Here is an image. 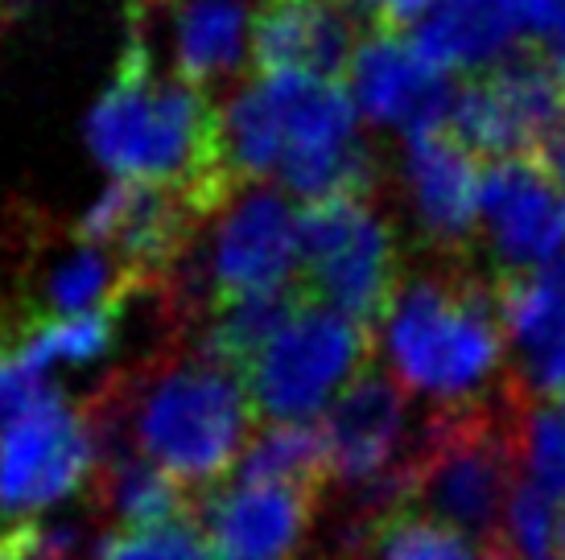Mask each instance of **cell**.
I'll return each instance as SVG.
<instances>
[{
  "label": "cell",
  "instance_id": "4dcf8cb0",
  "mask_svg": "<svg viewBox=\"0 0 565 560\" xmlns=\"http://www.w3.org/2000/svg\"><path fill=\"white\" fill-rule=\"evenodd\" d=\"M13 343V326H9V313L0 310V351Z\"/></svg>",
  "mask_w": 565,
  "mask_h": 560
},
{
  "label": "cell",
  "instance_id": "d6a6232c",
  "mask_svg": "<svg viewBox=\"0 0 565 560\" xmlns=\"http://www.w3.org/2000/svg\"><path fill=\"white\" fill-rule=\"evenodd\" d=\"M339 4H351V0H339Z\"/></svg>",
  "mask_w": 565,
  "mask_h": 560
},
{
  "label": "cell",
  "instance_id": "277c9868",
  "mask_svg": "<svg viewBox=\"0 0 565 560\" xmlns=\"http://www.w3.org/2000/svg\"><path fill=\"white\" fill-rule=\"evenodd\" d=\"M380 351L408 396L438 408H471L491 400L512 379L503 375L508 334L495 277L471 260L434 256L405 268L388 313L380 317Z\"/></svg>",
  "mask_w": 565,
  "mask_h": 560
},
{
  "label": "cell",
  "instance_id": "30bf717a",
  "mask_svg": "<svg viewBox=\"0 0 565 560\" xmlns=\"http://www.w3.org/2000/svg\"><path fill=\"white\" fill-rule=\"evenodd\" d=\"M562 120L565 91L553 66L520 50L516 58L458 87L450 132L487 161H533L541 140Z\"/></svg>",
  "mask_w": 565,
  "mask_h": 560
},
{
  "label": "cell",
  "instance_id": "f1b7e54d",
  "mask_svg": "<svg viewBox=\"0 0 565 560\" xmlns=\"http://www.w3.org/2000/svg\"><path fill=\"white\" fill-rule=\"evenodd\" d=\"M545 50H550V66H553V75H557V83H562V91H565V25Z\"/></svg>",
  "mask_w": 565,
  "mask_h": 560
},
{
  "label": "cell",
  "instance_id": "9a60e30c",
  "mask_svg": "<svg viewBox=\"0 0 565 560\" xmlns=\"http://www.w3.org/2000/svg\"><path fill=\"white\" fill-rule=\"evenodd\" d=\"M318 515V491L232 478L203 498V536L215 560H294Z\"/></svg>",
  "mask_w": 565,
  "mask_h": 560
},
{
  "label": "cell",
  "instance_id": "1f68e13d",
  "mask_svg": "<svg viewBox=\"0 0 565 560\" xmlns=\"http://www.w3.org/2000/svg\"><path fill=\"white\" fill-rule=\"evenodd\" d=\"M351 560H367V557H351Z\"/></svg>",
  "mask_w": 565,
  "mask_h": 560
},
{
  "label": "cell",
  "instance_id": "d4e9b609",
  "mask_svg": "<svg viewBox=\"0 0 565 560\" xmlns=\"http://www.w3.org/2000/svg\"><path fill=\"white\" fill-rule=\"evenodd\" d=\"M95 560H215L194 519H170L158 528H111Z\"/></svg>",
  "mask_w": 565,
  "mask_h": 560
},
{
  "label": "cell",
  "instance_id": "3957f363",
  "mask_svg": "<svg viewBox=\"0 0 565 560\" xmlns=\"http://www.w3.org/2000/svg\"><path fill=\"white\" fill-rule=\"evenodd\" d=\"M223 144L236 182L281 186L306 206L376 198L380 161L334 78L256 75L223 108Z\"/></svg>",
  "mask_w": 565,
  "mask_h": 560
},
{
  "label": "cell",
  "instance_id": "5b68a950",
  "mask_svg": "<svg viewBox=\"0 0 565 560\" xmlns=\"http://www.w3.org/2000/svg\"><path fill=\"white\" fill-rule=\"evenodd\" d=\"M533 396L516 379L471 408H434L408 462V507L503 548V515L520 486V429Z\"/></svg>",
  "mask_w": 565,
  "mask_h": 560
},
{
  "label": "cell",
  "instance_id": "d6986e66",
  "mask_svg": "<svg viewBox=\"0 0 565 560\" xmlns=\"http://www.w3.org/2000/svg\"><path fill=\"white\" fill-rule=\"evenodd\" d=\"M524 37V0H441L413 30V42L429 63L446 75L462 71L475 78L516 58Z\"/></svg>",
  "mask_w": 565,
  "mask_h": 560
},
{
  "label": "cell",
  "instance_id": "ffe728a7",
  "mask_svg": "<svg viewBox=\"0 0 565 560\" xmlns=\"http://www.w3.org/2000/svg\"><path fill=\"white\" fill-rule=\"evenodd\" d=\"M252 21L256 9L248 0H178L173 75L203 91H215L220 83L236 78L252 54Z\"/></svg>",
  "mask_w": 565,
  "mask_h": 560
},
{
  "label": "cell",
  "instance_id": "6da1fadb",
  "mask_svg": "<svg viewBox=\"0 0 565 560\" xmlns=\"http://www.w3.org/2000/svg\"><path fill=\"white\" fill-rule=\"evenodd\" d=\"M104 453H137L186 491H215L248 450L256 408L199 338H170L83 400Z\"/></svg>",
  "mask_w": 565,
  "mask_h": 560
},
{
  "label": "cell",
  "instance_id": "484cf974",
  "mask_svg": "<svg viewBox=\"0 0 565 560\" xmlns=\"http://www.w3.org/2000/svg\"><path fill=\"white\" fill-rule=\"evenodd\" d=\"M503 548L516 560H550L557 548V498L520 478L503 515Z\"/></svg>",
  "mask_w": 565,
  "mask_h": 560
},
{
  "label": "cell",
  "instance_id": "4fadbf2b",
  "mask_svg": "<svg viewBox=\"0 0 565 560\" xmlns=\"http://www.w3.org/2000/svg\"><path fill=\"white\" fill-rule=\"evenodd\" d=\"M203 223L206 218L199 215V206L173 190L116 182L83 215L75 235L108 248L141 289H158L173 268L186 260Z\"/></svg>",
  "mask_w": 565,
  "mask_h": 560
},
{
  "label": "cell",
  "instance_id": "5bb4252c",
  "mask_svg": "<svg viewBox=\"0 0 565 560\" xmlns=\"http://www.w3.org/2000/svg\"><path fill=\"white\" fill-rule=\"evenodd\" d=\"M479 231L495 277L536 272L565 260V198L536 161H491L483 170Z\"/></svg>",
  "mask_w": 565,
  "mask_h": 560
},
{
  "label": "cell",
  "instance_id": "9c48e42d",
  "mask_svg": "<svg viewBox=\"0 0 565 560\" xmlns=\"http://www.w3.org/2000/svg\"><path fill=\"white\" fill-rule=\"evenodd\" d=\"M330 483H343L360 498V528L408 507L413 420L405 388L393 375L363 371L322 417Z\"/></svg>",
  "mask_w": 565,
  "mask_h": 560
},
{
  "label": "cell",
  "instance_id": "2e32d148",
  "mask_svg": "<svg viewBox=\"0 0 565 560\" xmlns=\"http://www.w3.org/2000/svg\"><path fill=\"white\" fill-rule=\"evenodd\" d=\"M355 13L339 0H260L252 63L260 75L334 78L355 58Z\"/></svg>",
  "mask_w": 565,
  "mask_h": 560
},
{
  "label": "cell",
  "instance_id": "83f0119b",
  "mask_svg": "<svg viewBox=\"0 0 565 560\" xmlns=\"http://www.w3.org/2000/svg\"><path fill=\"white\" fill-rule=\"evenodd\" d=\"M533 161L541 165V173L550 177L553 186L565 190V120L557 128H553L550 137L541 140V149L533 153Z\"/></svg>",
  "mask_w": 565,
  "mask_h": 560
},
{
  "label": "cell",
  "instance_id": "8992f818",
  "mask_svg": "<svg viewBox=\"0 0 565 560\" xmlns=\"http://www.w3.org/2000/svg\"><path fill=\"white\" fill-rule=\"evenodd\" d=\"M367 355L372 330L306 297L244 363L239 379L268 424H310L367 371Z\"/></svg>",
  "mask_w": 565,
  "mask_h": 560
},
{
  "label": "cell",
  "instance_id": "ac0fdd59",
  "mask_svg": "<svg viewBox=\"0 0 565 560\" xmlns=\"http://www.w3.org/2000/svg\"><path fill=\"white\" fill-rule=\"evenodd\" d=\"M132 293H141L132 272L108 248L75 235L63 248H46L30 260V280L17 293L13 334L33 326V322L125 310V301Z\"/></svg>",
  "mask_w": 565,
  "mask_h": 560
},
{
  "label": "cell",
  "instance_id": "f546056e",
  "mask_svg": "<svg viewBox=\"0 0 565 560\" xmlns=\"http://www.w3.org/2000/svg\"><path fill=\"white\" fill-rule=\"evenodd\" d=\"M557 552L565 560V503H557Z\"/></svg>",
  "mask_w": 565,
  "mask_h": 560
},
{
  "label": "cell",
  "instance_id": "52a82bcc",
  "mask_svg": "<svg viewBox=\"0 0 565 560\" xmlns=\"http://www.w3.org/2000/svg\"><path fill=\"white\" fill-rule=\"evenodd\" d=\"M401 280L396 227L376 198H334L301 211V289L310 301L372 330Z\"/></svg>",
  "mask_w": 565,
  "mask_h": 560
},
{
  "label": "cell",
  "instance_id": "cb8c5ba5",
  "mask_svg": "<svg viewBox=\"0 0 565 560\" xmlns=\"http://www.w3.org/2000/svg\"><path fill=\"white\" fill-rule=\"evenodd\" d=\"M236 478L306 486V491L322 495V486L330 483L322 429H315V424H265L239 457Z\"/></svg>",
  "mask_w": 565,
  "mask_h": 560
},
{
  "label": "cell",
  "instance_id": "603a6c76",
  "mask_svg": "<svg viewBox=\"0 0 565 560\" xmlns=\"http://www.w3.org/2000/svg\"><path fill=\"white\" fill-rule=\"evenodd\" d=\"M120 322H125V310L33 322V326L17 330L13 343L4 351H13L38 375H50L54 367H92V363H99V358H108L116 351Z\"/></svg>",
  "mask_w": 565,
  "mask_h": 560
},
{
  "label": "cell",
  "instance_id": "4316f807",
  "mask_svg": "<svg viewBox=\"0 0 565 560\" xmlns=\"http://www.w3.org/2000/svg\"><path fill=\"white\" fill-rule=\"evenodd\" d=\"M438 4L441 0H351L347 9L355 13V21L363 17L372 30L405 33V30H417Z\"/></svg>",
  "mask_w": 565,
  "mask_h": 560
},
{
  "label": "cell",
  "instance_id": "8fae6325",
  "mask_svg": "<svg viewBox=\"0 0 565 560\" xmlns=\"http://www.w3.org/2000/svg\"><path fill=\"white\" fill-rule=\"evenodd\" d=\"M347 91L360 120L376 128H401L405 137L450 128L458 83L429 63L413 33L367 30L347 66Z\"/></svg>",
  "mask_w": 565,
  "mask_h": 560
},
{
  "label": "cell",
  "instance_id": "44dd1931",
  "mask_svg": "<svg viewBox=\"0 0 565 560\" xmlns=\"http://www.w3.org/2000/svg\"><path fill=\"white\" fill-rule=\"evenodd\" d=\"M95 507L116 528H158L170 519H186L190 498L166 470L149 466L137 453H104L95 478Z\"/></svg>",
  "mask_w": 565,
  "mask_h": 560
},
{
  "label": "cell",
  "instance_id": "ba28073f",
  "mask_svg": "<svg viewBox=\"0 0 565 560\" xmlns=\"http://www.w3.org/2000/svg\"><path fill=\"white\" fill-rule=\"evenodd\" d=\"M104 466L99 433L83 405L50 388L42 400L0 420V519L25 524L92 491Z\"/></svg>",
  "mask_w": 565,
  "mask_h": 560
},
{
  "label": "cell",
  "instance_id": "7402d4cb",
  "mask_svg": "<svg viewBox=\"0 0 565 560\" xmlns=\"http://www.w3.org/2000/svg\"><path fill=\"white\" fill-rule=\"evenodd\" d=\"M355 557L372 560H516L508 548L500 545H479L462 531L446 528L429 515L413 511H393L376 519V524H363L360 528V548Z\"/></svg>",
  "mask_w": 565,
  "mask_h": 560
},
{
  "label": "cell",
  "instance_id": "7c38bea8",
  "mask_svg": "<svg viewBox=\"0 0 565 560\" xmlns=\"http://www.w3.org/2000/svg\"><path fill=\"white\" fill-rule=\"evenodd\" d=\"M396 182L425 248L441 260H467L483 203V170L471 149L450 128L405 137Z\"/></svg>",
  "mask_w": 565,
  "mask_h": 560
},
{
  "label": "cell",
  "instance_id": "7a4b0ae2",
  "mask_svg": "<svg viewBox=\"0 0 565 560\" xmlns=\"http://www.w3.org/2000/svg\"><path fill=\"white\" fill-rule=\"evenodd\" d=\"M87 140L116 182L173 190L203 218L239 186L227 170L223 108L182 75L158 71L141 25H132L116 78L92 108Z\"/></svg>",
  "mask_w": 565,
  "mask_h": 560
},
{
  "label": "cell",
  "instance_id": "e0dca14e",
  "mask_svg": "<svg viewBox=\"0 0 565 560\" xmlns=\"http://www.w3.org/2000/svg\"><path fill=\"white\" fill-rule=\"evenodd\" d=\"M500 317L516 355V379L533 400L565 396V260L495 277Z\"/></svg>",
  "mask_w": 565,
  "mask_h": 560
}]
</instances>
